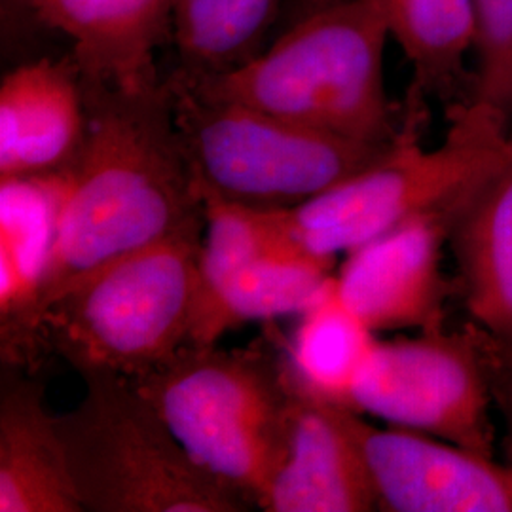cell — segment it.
<instances>
[{"label":"cell","mask_w":512,"mask_h":512,"mask_svg":"<svg viewBox=\"0 0 512 512\" xmlns=\"http://www.w3.org/2000/svg\"><path fill=\"white\" fill-rule=\"evenodd\" d=\"M84 88L88 131L71 167L44 310L76 277L205 222L167 80L145 92Z\"/></svg>","instance_id":"6da1fadb"},{"label":"cell","mask_w":512,"mask_h":512,"mask_svg":"<svg viewBox=\"0 0 512 512\" xmlns=\"http://www.w3.org/2000/svg\"><path fill=\"white\" fill-rule=\"evenodd\" d=\"M389 38L378 0H338L300 14L287 33L232 73H175L211 97L355 141L391 143L403 131L406 105H395L385 90Z\"/></svg>","instance_id":"7a4b0ae2"},{"label":"cell","mask_w":512,"mask_h":512,"mask_svg":"<svg viewBox=\"0 0 512 512\" xmlns=\"http://www.w3.org/2000/svg\"><path fill=\"white\" fill-rule=\"evenodd\" d=\"M133 384L207 473L260 509L287 458L293 372L287 344L186 346Z\"/></svg>","instance_id":"3957f363"},{"label":"cell","mask_w":512,"mask_h":512,"mask_svg":"<svg viewBox=\"0 0 512 512\" xmlns=\"http://www.w3.org/2000/svg\"><path fill=\"white\" fill-rule=\"evenodd\" d=\"M403 131L380 160L310 202L277 209L289 238L334 260L406 220H448L511 154L509 124L492 109L461 101L450 109L442 145H421L425 103L406 99Z\"/></svg>","instance_id":"277c9868"},{"label":"cell","mask_w":512,"mask_h":512,"mask_svg":"<svg viewBox=\"0 0 512 512\" xmlns=\"http://www.w3.org/2000/svg\"><path fill=\"white\" fill-rule=\"evenodd\" d=\"M202 224L116 256L48 302L50 351L82 376L139 380L190 346Z\"/></svg>","instance_id":"5b68a950"},{"label":"cell","mask_w":512,"mask_h":512,"mask_svg":"<svg viewBox=\"0 0 512 512\" xmlns=\"http://www.w3.org/2000/svg\"><path fill=\"white\" fill-rule=\"evenodd\" d=\"M165 80L202 202L293 209L374 164L397 141H355L211 97L177 73Z\"/></svg>","instance_id":"8992f818"},{"label":"cell","mask_w":512,"mask_h":512,"mask_svg":"<svg viewBox=\"0 0 512 512\" xmlns=\"http://www.w3.org/2000/svg\"><path fill=\"white\" fill-rule=\"evenodd\" d=\"M84 395L57 416L84 512H243L249 501L207 473L131 380L80 376Z\"/></svg>","instance_id":"52a82bcc"},{"label":"cell","mask_w":512,"mask_h":512,"mask_svg":"<svg viewBox=\"0 0 512 512\" xmlns=\"http://www.w3.org/2000/svg\"><path fill=\"white\" fill-rule=\"evenodd\" d=\"M353 406L389 427L495 456L494 399L467 325L378 340Z\"/></svg>","instance_id":"ba28073f"},{"label":"cell","mask_w":512,"mask_h":512,"mask_svg":"<svg viewBox=\"0 0 512 512\" xmlns=\"http://www.w3.org/2000/svg\"><path fill=\"white\" fill-rule=\"evenodd\" d=\"M450 220L423 215L351 249L334 275L336 291L366 327L380 332L444 327L454 283L442 274Z\"/></svg>","instance_id":"9c48e42d"},{"label":"cell","mask_w":512,"mask_h":512,"mask_svg":"<svg viewBox=\"0 0 512 512\" xmlns=\"http://www.w3.org/2000/svg\"><path fill=\"white\" fill-rule=\"evenodd\" d=\"M71 169L0 179V351L4 366L38 372L50 351L44 283Z\"/></svg>","instance_id":"30bf717a"},{"label":"cell","mask_w":512,"mask_h":512,"mask_svg":"<svg viewBox=\"0 0 512 512\" xmlns=\"http://www.w3.org/2000/svg\"><path fill=\"white\" fill-rule=\"evenodd\" d=\"M380 511L512 512V463L361 418Z\"/></svg>","instance_id":"8fae6325"},{"label":"cell","mask_w":512,"mask_h":512,"mask_svg":"<svg viewBox=\"0 0 512 512\" xmlns=\"http://www.w3.org/2000/svg\"><path fill=\"white\" fill-rule=\"evenodd\" d=\"M361 418V412L315 399L296 385L287 458L260 511H380Z\"/></svg>","instance_id":"7c38bea8"},{"label":"cell","mask_w":512,"mask_h":512,"mask_svg":"<svg viewBox=\"0 0 512 512\" xmlns=\"http://www.w3.org/2000/svg\"><path fill=\"white\" fill-rule=\"evenodd\" d=\"M86 88L73 57L38 59L0 84V179L73 167L86 141Z\"/></svg>","instance_id":"4fadbf2b"},{"label":"cell","mask_w":512,"mask_h":512,"mask_svg":"<svg viewBox=\"0 0 512 512\" xmlns=\"http://www.w3.org/2000/svg\"><path fill=\"white\" fill-rule=\"evenodd\" d=\"M42 25L73 42L82 80L145 92L164 78L156 50L171 35L173 0H19Z\"/></svg>","instance_id":"5bb4252c"},{"label":"cell","mask_w":512,"mask_h":512,"mask_svg":"<svg viewBox=\"0 0 512 512\" xmlns=\"http://www.w3.org/2000/svg\"><path fill=\"white\" fill-rule=\"evenodd\" d=\"M0 512H84L42 382L16 366L0 385Z\"/></svg>","instance_id":"9a60e30c"},{"label":"cell","mask_w":512,"mask_h":512,"mask_svg":"<svg viewBox=\"0 0 512 512\" xmlns=\"http://www.w3.org/2000/svg\"><path fill=\"white\" fill-rule=\"evenodd\" d=\"M448 241L473 321L512 344V150L452 215Z\"/></svg>","instance_id":"2e32d148"},{"label":"cell","mask_w":512,"mask_h":512,"mask_svg":"<svg viewBox=\"0 0 512 512\" xmlns=\"http://www.w3.org/2000/svg\"><path fill=\"white\" fill-rule=\"evenodd\" d=\"M332 260L311 255L289 238L232 275L196 308L190 346H215L245 323L300 315L329 287Z\"/></svg>","instance_id":"e0dca14e"},{"label":"cell","mask_w":512,"mask_h":512,"mask_svg":"<svg viewBox=\"0 0 512 512\" xmlns=\"http://www.w3.org/2000/svg\"><path fill=\"white\" fill-rule=\"evenodd\" d=\"M378 344V334L349 310L329 287L298 315L287 357L300 391L327 403L353 408L355 389Z\"/></svg>","instance_id":"ac0fdd59"},{"label":"cell","mask_w":512,"mask_h":512,"mask_svg":"<svg viewBox=\"0 0 512 512\" xmlns=\"http://www.w3.org/2000/svg\"><path fill=\"white\" fill-rule=\"evenodd\" d=\"M289 2L298 0H173L171 42L177 71L188 78L232 73L262 54Z\"/></svg>","instance_id":"d6986e66"},{"label":"cell","mask_w":512,"mask_h":512,"mask_svg":"<svg viewBox=\"0 0 512 512\" xmlns=\"http://www.w3.org/2000/svg\"><path fill=\"white\" fill-rule=\"evenodd\" d=\"M391 38L412 65L408 97L450 99L475 52V0H378Z\"/></svg>","instance_id":"ffe728a7"},{"label":"cell","mask_w":512,"mask_h":512,"mask_svg":"<svg viewBox=\"0 0 512 512\" xmlns=\"http://www.w3.org/2000/svg\"><path fill=\"white\" fill-rule=\"evenodd\" d=\"M475 73L465 101L512 124V0H475Z\"/></svg>","instance_id":"44dd1931"},{"label":"cell","mask_w":512,"mask_h":512,"mask_svg":"<svg viewBox=\"0 0 512 512\" xmlns=\"http://www.w3.org/2000/svg\"><path fill=\"white\" fill-rule=\"evenodd\" d=\"M480 353L482 365L488 376L494 406L503 421V456L512 463V344L478 327L475 321L465 323Z\"/></svg>","instance_id":"7402d4cb"},{"label":"cell","mask_w":512,"mask_h":512,"mask_svg":"<svg viewBox=\"0 0 512 512\" xmlns=\"http://www.w3.org/2000/svg\"><path fill=\"white\" fill-rule=\"evenodd\" d=\"M332 2H338V0H298L296 4H298L300 14H306V12H311L315 8H323V6L332 4Z\"/></svg>","instance_id":"603a6c76"}]
</instances>
